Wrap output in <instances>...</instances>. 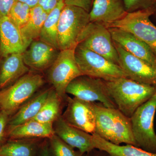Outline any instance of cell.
I'll use <instances>...</instances> for the list:
<instances>
[{
  "label": "cell",
  "instance_id": "277c9868",
  "mask_svg": "<svg viewBox=\"0 0 156 156\" xmlns=\"http://www.w3.org/2000/svg\"><path fill=\"white\" fill-rule=\"evenodd\" d=\"M90 22L89 12L77 6L65 5L58 20L59 50L75 49L79 37Z\"/></svg>",
  "mask_w": 156,
  "mask_h": 156
},
{
  "label": "cell",
  "instance_id": "9a60e30c",
  "mask_svg": "<svg viewBox=\"0 0 156 156\" xmlns=\"http://www.w3.org/2000/svg\"><path fill=\"white\" fill-rule=\"evenodd\" d=\"M113 41L128 53L156 67V56L144 42L128 32L116 28H108Z\"/></svg>",
  "mask_w": 156,
  "mask_h": 156
},
{
  "label": "cell",
  "instance_id": "6da1fadb",
  "mask_svg": "<svg viewBox=\"0 0 156 156\" xmlns=\"http://www.w3.org/2000/svg\"><path fill=\"white\" fill-rule=\"evenodd\" d=\"M104 82L117 108L129 118L156 92L155 87L140 83L126 77Z\"/></svg>",
  "mask_w": 156,
  "mask_h": 156
},
{
  "label": "cell",
  "instance_id": "3957f363",
  "mask_svg": "<svg viewBox=\"0 0 156 156\" xmlns=\"http://www.w3.org/2000/svg\"><path fill=\"white\" fill-rule=\"evenodd\" d=\"M44 83L41 75L30 71L0 91V110L9 116L15 113Z\"/></svg>",
  "mask_w": 156,
  "mask_h": 156
},
{
  "label": "cell",
  "instance_id": "836d02e7",
  "mask_svg": "<svg viewBox=\"0 0 156 156\" xmlns=\"http://www.w3.org/2000/svg\"><path fill=\"white\" fill-rule=\"evenodd\" d=\"M39 156H52V153L48 145H44L42 147Z\"/></svg>",
  "mask_w": 156,
  "mask_h": 156
},
{
  "label": "cell",
  "instance_id": "f546056e",
  "mask_svg": "<svg viewBox=\"0 0 156 156\" xmlns=\"http://www.w3.org/2000/svg\"><path fill=\"white\" fill-rule=\"evenodd\" d=\"M15 0H0V17L8 16Z\"/></svg>",
  "mask_w": 156,
  "mask_h": 156
},
{
  "label": "cell",
  "instance_id": "9c48e42d",
  "mask_svg": "<svg viewBox=\"0 0 156 156\" xmlns=\"http://www.w3.org/2000/svg\"><path fill=\"white\" fill-rule=\"evenodd\" d=\"M79 44L119 65V56L111 34L103 24L89 23L79 37Z\"/></svg>",
  "mask_w": 156,
  "mask_h": 156
},
{
  "label": "cell",
  "instance_id": "d6a6232c",
  "mask_svg": "<svg viewBox=\"0 0 156 156\" xmlns=\"http://www.w3.org/2000/svg\"><path fill=\"white\" fill-rule=\"evenodd\" d=\"M15 1L25 3L32 8L38 5L39 0H15Z\"/></svg>",
  "mask_w": 156,
  "mask_h": 156
},
{
  "label": "cell",
  "instance_id": "ac0fdd59",
  "mask_svg": "<svg viewBox=\"0 0 156 156\" xmlns=\"http://www.w3.org/2000/svg\"><path fill=\"white\" fill-rule=\"evenodd\" d=\"M30 71L22 53H13L0 58V89L9 87Z\"/></svg>",
  "mask_w": 156,
  "mask_h": 156
},
{
  "label": "cell",
  "instance_id": "7c38bea8",
  "mask_svg": "<svg viewBox=\"0 0 156 156\" xmlns=\"http://www.w3.org/2000/svg\"><path fill=\"white\" fill-rule=\"evenodd\" d=\"M119 56V66L127 78L156 87V67L133 56L114 41Z\"/></svg>",
  "mask_w": 156,
  "mask_h": 156
},
{
  "label": "cell",
  "instance_id": "2e32d148",
  "mask_svg": "<svg viewBox=\"0 0 156 156\" xmlns=\"http://www.w3.org/2000/svg\"><path fill=\"white\" fill-rule=\"evenodd\" d=\"M53 124L55 134L70 146L78 149L82 154L95 149L92 134L70 126L61 115Z\"/></svg>",
  "mask_w": 156,
  "mask_h": 156
},
{
  "label": "cell",
  "instance_id": "5b68a950",
  "mask_svg": "<svg viewBox=\"0 0 156 156\" xmlns=\"http://www.w3.org/2000/svg\"><path fill=\"white\" fill-rule=\"evenodd\" d=\"M75 56L83 75L112 81L126 75L118 65L79 44L75 50Z\"/></svg>",
  "mask_w": 156,
  "mask_h": 156
},
{
  "label": "cell",
  "instance_id": "4316f807",
  "mask_svg": "<svg viewBox=\"0 0 156 156\" xmlns=\"http://www.w3.org/2000/svg\"><path fill=\"white\" fill-rule=\"evenodd\" d=\"M50 140V151L53 156H82L80 153H77L73 148L64 142L54 134L49 138Z\"/></svg>",
  "mask_w": 156,
  "mask_h": 156
},
{
  "label": "cell",
  "instance_id": "e575fe53",
  "mask_svg": "<svg viewBox=\"0 0 156 156\" xmlns=\"http://www.w3.org/2000/svg\"><path fill=\"white\" fill-rule=\"evenodd\" d=\"M154 14H156V12H155V13Z\"/></svg>",
  "mask_w": 156,
  "mask_h": 156
},
{
  "label": "cell",
  "instance_id": "44dd1931",
  "mask_svg": "<svg viewBox=\"0 0 156 156\" xmlns=\"http://www.w3.org/2000/svg\"><path fill=\"white\" fill-rule=\"evenodd\" d=\"M92 140L95 149L105 152L110 156H156V154L130 144H113L96 134H92Z\"/></svg>",
  "mask_w": 156,
  "mask_h": 156
},
{
  "label": "cell",
  "instance_id": "30bf717a",
  "mask_svg": "<svg viewBox=\"0 0 156 156\" xmlns=\"http://www.w3.org/2000/svg\"><path fill=\"white\" fill-rule=\"evenodd\" d=\"M66 92L81 100L91 102L99 101L106 107L117 108L108 92L104 80L101 79L80 76L68 85Z\"/></svg>",
  "mask_w": 156,
  "mask_h": 156
},
{
  "label": "cell",
  "instance_id": "7a4b0ae2",
  "mask_svg": "<svg viewBox=\"0 0 156 156\" xmlns=\"http://www.w3.org/2000/svg\"><path fill=\"white\" fill-rule=\"evenodd\" d=\"M95 106L96 128L94 134L116 145L125 143L138 147L133 135L130 118L117 108L95 103Z\"/></svg>",
  "mask_w": 156,
  "mask_h": 156
},
{
  "label": "cell",
  "instance_id": "52a82bcc",
  "mask_svg": "<svg viewBox=\"0 0 156 156\" xmlns=\"http://www.w3.org/2000/svg\"><path fill=\"white\" fill-rule=\"evenodd\" d=\"M154 10H144L128 12L120 20L107 27L126 31L145 43L156 56V26L150 17L156 12Z\"/></svg>",
  "mask_w": 156,
  "mask_h": 156
},
{
  "label": "cell",
  "instance_id": "5bb4252c",
  "mask_svg": "<svg viewBox=\"0 0 156 156\" xmlns=\"http://www.w3.org/2000/svg\"><path fill=\"white\" fill-rule=\"evenodd\" d=\"M29 45L8 16L0 17V58L13 53H23Z\"/></svg>",
  "mask_w": 156,
  "mask_h": 156
},
{
  "label": "cell",
  "instance_id": "f1b7e54d",
  "mask_svg": "<svg viewBox=\"0 0 156 156\" xmlns=\"http://www.w3.org/2000/svg\"><path fill=\"white\" fill-rule=\"evenodd\" d=\"M94 0H64L65 5L77 6L89 12Z\"/></svg>",
  "mask_w": 156,
  "mask_h": 156
},
{
  "label": "cell",
  "instance_id": "8992f818",
  "mask_svg": "<svg viewBox=\"0 0 156 156\" xmlns=\"http://www.w3.org/2000/svg\"><path fill=\"white\" fill-rule=\"evenodd\" d=\"M156 112V92L139 107L131 117L134 139L138 147L156 154V134L154 119Z\"/></svg>",
  "mask_w": 156,
  "mask_h": 156
},
{
  "label": "cell",
  "instance_id": "e0dca14e",
  "mask_svg": "<svg viewBox=\"0 0 156 156\" xmlns=\"http://www.w3.org/2000/svg\"><path fill=\"white\" fill-rule=\"evenodd\" d=\"M127 13L123 0H94L89 12L90 22L106 27L122 19Z\"/></svg>",
  "mask_w": 156,
  "mask_h": 156
},
{
  "label": "cell",
  "instance_id": "4fadbf2b",
  "mask_svg": "<svg viewBox=\"0 0 156 156\" xmlns=\"http://www.w3.org/2000/svg\"><path fill=\"white\" fill-rule=\"evenodd\" d=\"M59 52L60 50L38 39L33 41L22 55L29 68L43 71L52 65Z\"/></svg>",
  "mask_w": 156,
  "mask_h": 156
},
{
  "label": "cell",
  "instance_id": "d6986e66",
  "mask_svg": "<svg viewBox=\"0 0 156 156\" xmlns=\"http://www.w3.org/2000/svg\"><path fill=\"white\" fill-rule=\"evenodd\" d=\"M53 123H42L32 119L9 129L11 139L50 138L55 134Z\"/></svg>",
  "mask_w": 156,
  "mask_h": 156
},
{
  "label": "cell",
  "instance_id": "7402d4cb",
  "mask_svg": "<svg viewBox=\"0 0 156 156\" xmlns=\"http://www.w3.org/2000/svg\"><path fill=\"white\" fill-rule=\"evenodd\" d=\"M65 5L64 0H61L55 8L48 13L39 37V39L41 41L49 44L58 50V20Z\"/></svg>",
  "mask_w": 156,
  "mask_h": 156
},
{
  "label": "cell",
  "instance_id": "83f0119b",
  "mask_svg": "<svg viewBox=\"0 0 156 156\" xmlns=\"http://www.w3.org/2000/svg\"><path fill=\"white\" fill-rule=\"evenodd\" d=\"M128 12L144 10L156 11V0H123Z\"/></svg>",
  "mask_w": 156,
  "mask_h": 156
},
{
  "label": "cell",
  "instance_id": "1f68e13d",
  "mask_svg": "<svg viewBox=\"0 0 156 156\" xmlns=\"http://www.w3.org/2000/svg\"><path fill=\"white\" fill-rule=\"evenodd\" d=\"M61 0H39L38 5L48 14Z\"/></svg>",
  "mask_w": 156,
  "mask_h": 156
},
{
  "label": "cell",
  "instance_id": "cb8c5ba5",
  "mask_svg": "<svg viewBox=\"0 0 156 156\" xmlns=\"http://www.w3.org/2000/svg\"><path fill=\"white\" fill-rule=\"evenodd\" d=\"M62 100L52 87L47 100L34 119L41 122L53 124L61 116Z\"/></svg>",
  "mask_w": 156,
  "mask_h": 156
},
{
  "label": "cell",
  "instance_id": "484cf974",
  "mask_svg": "<svg viewBox=\"0 0 156 156\" xmlns=\"http://www.w3.org/2000/svg\"><path fill=\"white\" fill-rule=\"evenodd\" d=\"M31 8L21 2L15 1L9 11L8 17L20 29L28 22Z\"/></svg>",
  "mask_w": 156,
  "mask_h": 156
},
{
  "label": "cell",
  "instance_id": "4dcf8cb0",
  "mask_svg": "<svg viewBox=\"0 0 156 156\" xmlns=\"http://www.w3.org/2000/svg\"><path fill=\"white\" fill-rule=\"evenodd\" d=\"M9 115L5 112H0V143L2 141L7 124L9 123Z\"/></svg>",
  "mask_w": 156,
  "mask_h": 156
},
{
  "label": "cell",
  "instance_id": "603a6c76",
  "mask_svg": "<svg viewBox=\"0 0 156 156\" xmlns=\"http://www.w3.org/2000/svg\"><path fill=\"white\" fill-rule=\"evenodd\" d=\"M48 15V13L39 5L31 9L28 22L20 29L23 36L30 44L33 41L39 39Z\"/></svg>",
  "mask_w": 156,
  "mask_h": 156
},
{
  "label": "cell",
  "instance_id": "8fae6325",
  "mask_svg": "<svg viewBox=\"0 0 156 156\" xmlns=\"http://www.w3.org/2000/svg\"><path fill=\"white\" fill-rule=\"evenodd\" d=\"M67 108L61 116L70 126L89 134H95L96 112L95 103L76 97H68Z\"/></svg>",
  "mask_w": 156,
  "mask_h": 156
},
{
  "label": "cell",
  "instance_id": "d4e9b609",
  "mask_svg": "<svg viewBox=\"0 0 156 156\" xmlns=\"http://www.w3.org/2000/svg\"><path fill=\"white\" fill-rule=\"evenodd\" d=\"M36 150L32 141L14 140L0 146V156H35Z\"/></svg>",
  "mask_w": 156,
  "mask_h": 156
},
{
  "label": "cell",
  "instance_id": "ffe728a7",
  "mask_svg": "<svg viewBox=\"0 0 156 156\" xmlns=\"http://www.w3.org/2000/svg\"><path fill=\"white\" fill-rule=\"evenodd\" d=\"M51 89H46L33 96L20 107L9 120V129L34 119L47 100Z\"/></svg>",
  "mask_w": 156,
  "mask_h": 156
},
{
  "label": "cell",
  "instance_id": "ba28073f",
  "mask_svg": "<svg viewBox=\"0 0 156 156\" xmlns=\"http://www.w3.org/2000/svg\"><path fill=\"white\" fill-rule=\"evenodd\" d=\"M75 50L60 51L56 60L48 69V80L62 99L65 96L68 85L83 75L76 61Z\"/></svg>",
  "mask_w": 156,
  "mask_h": 156
}]
</instances>
